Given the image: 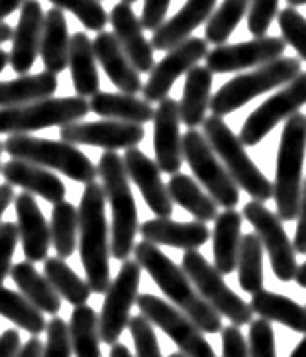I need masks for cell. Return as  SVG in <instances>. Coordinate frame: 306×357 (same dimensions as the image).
<instances>
[{
	"label": "cell",
	"mask_w": 306,
	"mask_h": 357,
	"mask_svg": "<svg viewBox=\"0 0 306 357\" xmlns=\"http://www.w3.org/2000/svg\"><path fill=\"white\" fill-rule=\"evenodd\" d=\"M10 63V55H8V53L4 52V50H2V47H0V73H2V71H4V69H6V65Z\"/></svg>",
	"instance_id": "obj_60"
},
{
	"label": "cell",
	"mask_w": 306,
	"mask_h": 357,
	"mask_svg": "<svg viewBox=\"0 0 306 357\" xmlns=\"http://www.w3.org/2000/svg\"><path fill=\"white\" fill-rule=\"evenodd\" d=\"M250 308L267 322H279L298 334H306V306H300L289 296L259 291L252 296Z\"/></svg>",
	"instance_id": "obj_33"
},
{
	"label": "cell",
	"mask_w": 306,
	"mask_h": 357,
	"mask_svg": "<svg viewBox=\"0 0 306 357\" xmlns=\"http://www.w3.org/2000/svg\"><path fill=\"white\" fill-rule=\"evenodd\" d=\"M47 342L43 346L42 357H71V337H69V324L63 318L55 316L47 322Z\"/></svg>",
	"instance_id": "obj_45"
},
{
	"label": "cell",
	"mask_w": 306,
	"mask_h": 357,
	"mask_svg": "<svg viewBox=\"0 0 306 357\" xmlns=\"http://www.w3.org/2000/svg\"><path fill=\"white\" fill-rule=\"evenodd\" d=\"M55 91H57V75L47 71L22 75L12 81H0V108L24 106L43 98H52Z\"/></svg>",
	"instance_id": "obj_32"
},
{
	"label": "cell",
	"mask_w": 306,
	"mask_h": 357,
	"mask_svg": "<svg viewBox=\"0 0 306 357\" xmlns=\"http://www.w3.org/2000/svg\"><path fill=\"white\" fill-rule=\"evenodd\" d=\"M16 220L26 261L40 263L47 259V252L52 245V230L47 220L43 218L38 202L30 192H20L16 199Z\"/></svg>",
	"instance_id": "obj_22"
},
{
	"label": "cell",
	"mask_w": 306,
	"mask_h": 357,
	"mask_svg": "<svg viewBox=\"0 0 306 357\" xmlns=\"http://www.w3.org/2000/svg\"><path fill=\"white\" fill-rule=\"evenodd\" d=\"M79 253L85 267L86 283L95 294H105L110 287V240L106 220V199L102 185L89 183L79 202Z\"/></svg>",
	"instance_id": "obj_2"
},
{
	"label": "cell",
	"mask_w": 306,
	"mask_h": 357,
	"mask_svg": "<svg viewBox=\"0 0 306 357\" xmlns=\"http://www.w3.org/2000/svg\"><path fill=\"white\" fill-rule=\"evenodd\" d=\"M212 98V71L206 65H197L187 73L179 102L181 124L194 130L206 118V110Z\"/></svg>",
	"instance_id": "obj_29"
},
{
	"label": "cell",
	"mask_w": 306,
	"mask_h": 357,
	"mask_svg": "<svg viewBox=\"0 0 306 357\" xmlns=\"http://www.w3.org/2000/svg\"><path fill=\"white\" fill-rule=\"evenodd\" d=\"M67 67L71 69V79H73L77 96L93 98L96 93H100V77H98V67H96L93 40L85 32H77L71 36Z\"/></svg>",
	"instance_id": "obj_28"
},
{
	"label": "cell",
	"mask_w": 306,
	"mask_h": 357,
	"mask_svg": "<svg viewBox=\"0 0 306 357\" xmlns=\"http://www.w3.org/2000/svg\"><path fill=\"white\" fill-rule=\"evenodd\" d=\"M298 224H296V234L293 248L296 253L306 255V181L303 185V192H300V206H298Z\"/></svg>",
	"instance_id": "obj_51"
},
{
	"label": "cell",
	"mask_w": 306,
	"mask_h": 357,
	"mask_svg": "<svg viewBox=\"0 0 306 357\" xmlns=\"http://www.w3.org/2000/svg\"><path fill=\"white\" fill-rule=\"evenodd\" d=\"M12 33H14V30H12L10 26L6 22H0V45L12 40Z\"/></svg>",
	"instance_id": "obj_57"
},
{
	"label": "cell",
	"mask_w": 306,
	"mask_h": 357,
	"mask_svg": "<svg viewBox=\"0 0 306 357\" xmlns=\"http://www.w3.org/2000/svg\"><path fill=\"white\" fill-rule=\"evenodd\" d=\"M289 4H291V8H295V6H305L306 0H286Z\"/></svg>",
	"instance_id": "obj_61"
},
{
	"label": "cell",
	"mask_w": 306,
	"mask_h": 357,
	"mask_svg": "<svg viewBox=\"0 0 306 357\" xmlns=\"http://www.w3.org/2000/svg\"><path fill=\"white\" fill-rule=\"evenodd\" d=\"M43 271H45V279L52 283L55 293L63 296L69 305L83 306L86 301L91 298V287L86 281H83L79 275L75 273L73 269L65 263L61 257H47L43 261Z\"/></svg>",
	"instance_id": "obj_36"
},
{
	"label": "cell",
	"mask_w": 306,
	"mask_h": 357,
	"mask_svg": "<svg viewBox=\"0 0 306 357\" xmlns=\"http://www.w3.org/2000/svg\"><path fill=\"white\" fill-rule=\"evenodd\" d=\"M98 175L102 178L105 199L110 202L112 226H110V255L118 261H126L134 252L139 224H137L136 200L130 187L124 161L116 151H105L98 161Z\"/></svg>",
	"instance_id": "obj_3"
},
{
	"label": "cell",
	"mask_w": 306,
	"mask_h": 357,
	"mask_svg": "<svg viewBox=\"0 0 306 357\" xmlns=\"http://www.w3.org/2000/svg\"><path fill=\"white\" fill-rule=\"evenodd\" d=\"M250 357H277L275 354V334L271 322L263 318L252 320L250 328V342H247Z\"/></svg>",
	"instance_id": "obj_47"
},
{
	"label": "cell",
	"mask_w": 306,
	"mask_h": 357,
	"mask_svg": "<svg viewBox=\"0 0 306 357\" xmlns=\"http://www.w3.org/2000/svg\"><path fill=\"white\" fill-rule=\"evenodd\" d=\"M306 105V71L300 73L291 83L285 84L279 93L269 96L263 105L255 108L252 114L245 118L240 142L243 146H257L277 124L289 120L298 112L300 106Z\"/></svg>",
	"instance_id": "obj_14"
},
{
	"label": "cell",
	"mask_w": 306,
	"mask_h": 357,
	"mask_svg": "<svg viewBox=\"0 0 306 357\" xmlns=\"http://www.w3.org/2000/svg\"><path fill=\"white\" fill-rule=\"evenodd\" d=\"M2 151H4V146L0 144V155H2ZM0 169H2V163H0Z\"/></svg>",
	"instance_id": "obj_64"
},
{
	"label": "cell",
	"mask_w": 306,
	"mask_h": 357,
	"mask_svg": "<svg viewBox=\"0 0 306 357\" xmlns=\"http://www.w3.org/2000/svg\"><path fill=\"white\" fill-rule=\"evenodd\" d=\"M12 281L20 289V293L32 303L40 312L57 314L61 310V296L55 293L52 283L45 279V275L36 271L33 263L20 261L10 269Z\"/></svg>",
	"instance_id": "obj_35"
},
{
	"label": "cell",
	"mask_w": 306,
	"mask_h": 357,
	"mask_svg": "<svg viewBox=\"0 0 306 357\" xmlns=\"http://www.w3.org/2000/svg\"><path fill=\"white\" fill-rule=\"evenodd\" d=\"M14 187H10L8 183H4V185H0V218H2V214L6 212V208L10 206V202H14ZM2 224V222H0Z\"/></svg>",
	"instance_id": "obj_54"
},
{
	"label": "cell",
	"mask_w": 306,
	"mask_h": 357,
	"mask_svg": "<svg viewBox=\"0 0 306 357\" xmlns=\"http://www.w3.org/2000/svg\"><path fill=\"white\" fill-rule=\"evenodd\" d=\"M2 146L12 159H20L43 169L59 171L65 177L73 178L77 183L89 185L98 177V167H95V163L81 149H77L67 142L22 134V136H10Z\"/></svg>",
	"instance_id": "obj_6"
},
{
	"label": "cell",
	"mask_w": 306,
	"mask_h": 357,
	"mask_svg": "<svg viewBox=\"0 0 306 357\" xmlns=\"http://www.w3.org/2000/svg\"><path fill=\"white\" fill-rule=\"evenodd\" d=\"M126 167L128 177L134 181L141 197L158 218H171L173 216V200L167 192V185L161 178L158 163L149 159L141 149L132 147L126 149V155L122 158Z\"/></svg>",
	"instance_id": "obj_19"
},
{
	"label": "cell",
	"mask_w": 306,
	"mask_h": 357,
	"mask_svg": "<svg viewBox=\"0 0 306 357\" xmlns=\"http://www.w3.org/2000/svg\"><path fill=\"white\" fill-rule=\"evenodd\" d=\"M183 271L187 273L190 283L199 291L202 298L224 318H228L232 326L252 324V308L250 305L234 293L224 281V275L204 259L199 250L185 252L183 255Z\"/></svg>",
	"instance_id": "obj_9"
},
{
	"label": "cell",
	"mask_w": 306,
	"mask_h": 357,
	"mask_svg": "<svg viewBox=\"0 0 306 357\" xmlns=\"http://www.w3.org/2000/svg\"><path fill=\"white\" fill-rule=\"evenodd\" d=\"M202 126H204L202 136L211 144L216 158H220L226 171L238 185V189L245 190L257 202H267L269 199H273V183L247 158L245 146L220 116L204 118Z\"/></svg>",
	"instance_id": "obj_5"
},
{
	"label": "cell",
	"mask_w": 306,
	"mask_h": 357,
	"mask_svg": "<svg viewBox=\"0 0 306 357\" xmlns=\"http://www.w3.org/2000/svg\"><path fill=\"white\" fill-rule=\"evenodd\" d=\"M300 73L303 67L296 57H279L271 63L255 67L252 73L238 75L232 81H228L218 93L212 95L208 110H212V116L220 118L232 114L238 108L247 105L252 98L265 95L277 86L289 84Z\"/></svg>",
	"instance_id": "obj_7"
},
{
	"label": "cell",
	"mask_w": 306,
	"mask_h": 357,
	"mask_svg": "<svg viewBox=\"0 0 306 357\" xmlns=\"http://www.w3.org/2000/svg\"><path fill=\"white\" fill-rule=\"evenodd\" d=\"M279 0H250L247 8V30L254 38H265L269 26L277 16Z\"/></svg>",
	"instance_id": "obj_46"
},
{
	"label": "cell",
	"mask_w": 306,
	"mask_h": 357,
	"mask_svg": "<svg viewBox=\"0 0 306 357\" xmlns=\"http://www.w3.org/2000/svg\"><path fill=\"white\" fill-rule=\"evenodd\" d=\"M108 22L112 24V33L116 38L118 45L126 53L137 73H151V69L155 67L153 47L146 40L141 22L136 16V12L132 10V4H126V2L114 4Z\"/></svg>",
	"instance_id": "obj_20"
},
{
	"label": "cell",
	"mask_w": 306,
	"mask_h": 357,
	"mask_svg": "<svg viewBox=\"0 0 306 357\" xmlns=\"http://www.w3.org/2000/svg\"><path fill=\"white\" fill-rule=\"evenodd\" d=\"M95 50L96 63L105 69L108 75L110 83L116 86L122 95H134L144 91L141 77L136 71V67L128 59V55L122 52V47L118 45L114 33L110 32H98L93 42Z\"/></svg>",
	"instance_id": "obj_23"
},
{
	"label": "cell",
	"mask_w": 306,
	"mask_h": 357,
	"mask_svg": "<svg viewBox=\"0 0 306 357\" xmlns=\"http://www.w3.org/2000/svg\"><path fill=\"white\" fill-rule=\"evenodd\" d=\"M139 281H141V267L137 265L136 259L122 261L116 279L110 283L105 293V305L98 316L100 342L108 346L118 344V337L122 336L124 328L130 322V310L136 305Z\"/></svg>",
	"instance_id": "obj_13"
},
{
	"label": "cell",
	"mask_w": 306,
	"mask_h": 357,
	"mask_svg": "<svg viewBox=\"0 0 306 357\" xmlns=\"http://www.w3.org/2000/svg\"><path fill=\"white\" fill-rule=\"evenodd\" d=\"M20 334L16 330H6L0 336V357H16L20 351Z\"/></svg>",
	"instance_id": "obj_52"
},
{
	"label": "cell",
	"mask_w": 306,
	"mask_h": 357,
	"mask_svg": "<svg viewBox=\"0 0 306 357\" xmlns=\"http://www.w3.org/2000/svg\"><path fill=\"white\" fill-rule=\"evenodd\" d=\"M171 0H144V10H141V28L155 32L159 26L165 22L167 10H169Z\"/></svg>",
	"instance_id": "obj_49"
},
{
	"label": "cell",
	"mask_w": 306,
	"mask_h": 357,
	"mask_svg": "<svg viewBox=\"0 0 306 357\" xmlns=\"http://www.w3.org/2000/svg\"><path fill=\"white\" fill-rule=\"evenodd\" d=\"M247 8H250V0H224L220 8L212 12V16L206 22L204 40L214 45H224L243 16L247 14Z\"/></svg>",
	"instance_id": "obj_41"
},
{
	"label": "cell",
	"mask_w": 306,
	"mask_h": 357,
	"mask_svg": "<svg viewBox=\"0 0 306 357\" xmlns=\"http://www.w3.org/2000/svg\"><path fill=\"white\" fill-rule=\"evenodd\" d=\"M306 155V116L296 112L286 120L277 155V173L273 183V199L277 216L293 222L298 216L303 192V163Z\"/></svg>",
	"instance_id": "obj_4"
},
{
	"label": "cell",
	"mask_w": 306,
	"mask_h": 357,
	"mask_svg": "<svg viewBox=\"0 0 306 357\" xmlns=\"http://www.w3.org/2000/svg\"><path fill=\"white\" fill-rule=\"evenodd\" d=\"M89 112V100L81 96H52L30 105L0 108V134L22 136L43 128L67 126L83 120Z\"/></svg>",
	"instance_id": "obj_8"
},
{
	"label": "cell",
	"mask_w": 306,
	"mask_h": 357,
	"mask_svg": "<svg viewBox=\"0 0 306 357\" xmlns=\"http://www.w3.org/2000/svg\"><path fill=\"white\" fill-rule=\"evenodd\" d=\"M0 316L8 318L10 322L30 332L32 336L42 334L47 328L43 312H40L24 294L14 293L6 287H0Z\"/></svg>",
	"instance_id": "obj_38"
},
{
	"label": "cell",
	"mask_w": 306,
	"mask_h": 357,
	"mask_svg": "<svg viewBox=\"0 0 306 357\" xmlns=\"http://www.w3.org/2000/svg\"><path fill=\"white\" fill-rule=\"evenodd\" d=\"M216 0H187L173 18L165 20L151 36V47L158 52H169L175 45L189 40L201 24L208 22Z\"/></svg>",
	"instance_id": "obj_24"
},
{
	"label": "cell",
	"mask_w": 306,
	"mask_h": 357,
	"mask_svg": "<svg viewBox=\"0 0 306 357\" xmlns=\"http://www.w3.org/2000/svg\"><path fill=\"white\" fill-rule=\"evenodd\" d=\"M202 38H189L179 45H175L169 53L159 61L151 73H149L148 83L144 84V100L151 102H161L167 98L173 89L175 81L181 75L189 73L192 67H197L199 61L206 59L208 55V45Z\"/></svg>",
	"instance_id": "obj_15"
},
{
	"label": "cell",
	"mask_w": 306,
	"mask_h": 357,
	"mask_svg": "<svg viewBox=\"0 0 306 357\" xmlns=\"http://www.w3.org/2000/svg\"><path fill=\"white\" fill-rule=\"evenodd\" d=\"M167 192H169L173 204H179L181 208H185L197 222L206 224V222L218 218V204L189 175H185V173L171 175V181L167 183Z\"/></svg>",
	"instance_id": "obj_34"
},
{
	"label": "cell",
	"mask_w": 306,
	"mask_h": 357,
	"mask_svg": "<svg viewBox=\"0 0 306 357\" xmlns=\"http://www.w3.org/2000/svg\"><path fill=\"white\" fill-rule=\"evenodd\" d=\"M43 10L38 0H26L20 8V18L12 33L10 67L14 73L28 75L40 55Z\"/></svg>",
	"instance_id": "obj_21"
},
{
	"label": "cell",
	"mask_w": 306,
	"mask_h": 357,
	"mask_svg": "<svg viewBox=\"0 0 306 357\" xmlns=\"http://www.w3.org/2000/svg\"><path fill=\"white\" fill-rule=\"evenodd\" d=\"M0 173L10 187H20L24 189V192L38 195L52 204L65 200L67 189H65L63 181L55 173L40 167V165L20 161V159H10L8 163L2 165Z\"/></svg>",
	"instance_id": "obj_26"
},
{
	"label": "cell",
	"mask_w": 306,
	"mask_h": 357,
	"mask_svg": "<svg viewBox=\"0 0 306 357\" xmlns=\"http://www.w3.org/2000/svg\"><path fill=\"white\" fill-rule=\"evenodd\" d=\"M242 214L224 211L214 220L212 243H214V267L220 275H230L238 267V255L242 245Z\"/></svg>",
	"instance_id": "obj_30"
},
{
	"label": "cell",
	"mask_w": 306,
	"mask_h": 357,
	"mask_svg": "<svg viewBox=\"0 0 306 357\" xmlns=\"http://www.w3.org/2000/svg\"><path fill=\"white\" fill-rule=\"evenodd\" d=\"M295 281L298 283V287H303V289H306V261L298 267V271H296V277Z\"/></svg>",
	"instance_id": "obj_58"
},
{
	"label": "cell",
	"mask_w": 306,
	"mask_h": 357,
	"mask_svg": "<svg viewBox=\"0 0 306 357\" xmlns=\"http://www.w3.org/2000/svg\"><path fill=\"white\" fill-rule=\"evenodd\" d=\"M61 142L71 146L102 147L105 151L132 149L146 137L144 126L118 122V120H100V122H71L59 130Z\"/></svg>",
	"instance_id": "obj_17"
},
{
	"label": "cell",
	"mask_w": 306,
	"mask_h": 357,
	"mask_svg": "<svg viewBox=\"0 0 306 357\" xmlns=\"http://www.w3.org/2000/svg\"><path fill=\"white\" fill-rule=\"evenodd\" d=\"M132 340L136 344V357H163L159 349L158 336L153 332V326L146 316L137 314L130 318L128 322Z\"/></svg>",
	"instance_id": "obj_44"
},
{
	"label": "cell",
	"mask_w": 306,
	"mask_h": 357,
	"mask_svg": "<svg viewBox=\"0 0 306 357\" xmlns=\"http://www.w3.org/2000/svg\"><path fill=\"white\" fill-rule=\"evenodd\" d=\"M183 159H187L190 171L201 181L202 187L218 206L226 211H232L238 206L240 202L238 185L234 183L230 173L212 151L206 137L197 128L187 130V134L183 136Z\"/></svg>",
	"instance_id": "obj_10"
},
{
	"label": "cell",
	"mask_w": 306,
	"mask_h": 357,
	"mask_svg": "<svg viewBox=\"0 0 306 357\" xmlns=\"http://www.w3.org/2000/svg\"><path fill=\"white\" fill-rule=\"evenodd\" d=\"M222 357H250L247 342L238 326L222 328Z\"/></svg>",
	"instance_id": "obj_50"
},
{
	"label": "cell",
	"mask_w": 306,
	"mask_h": 357,
	"mask_svg": "<svg viewBox=\"0 0 306 357\" xmlns=\"http://www.w3.org/2000/svg\"><path fill=\"white\" fill-rule=\"evenodd\" d=\"M238 277L245 293L255 294L263 291V245L257 234L242 236L238 255Z\"/></svg>",
	"instance_id": "obj_39"
},
{
	"label": "cell",
	"mask_w": 306,
	"mask_h": 357,
	"mask_svg": "<svg viewBox=\"0 0 306 357\" xmlns=\"http://www.w3.org/2000/svg\"><path fill=\"white\" fill-rule=\"evenodd\" d=\"M52 245L57 257L67 259L77 250V231H79V212L71 202H57L52 211Z\"/></svg>",
	"instance_id": "obj_40"
},
{
	"label": "cell",
	"mask_w": 306,
	"mask_h": 357,
	"mask_svg": "<svg viewBox=\"0 0 306 357\" xmlns=\"http://www.w3.org/2000/svg\"><path fill=\"white\" fill-rule=\"evenodd\" d=\"M122 2H126V4H134V2H137V0H122Z\"/></svg>",
	"instance_id": "obj_63"
},
{
	"label": "cell",
	"mask_w": 306,
	"mask_h": 357,
	"mask_svg": "<svg viewBox=\"0 0 306 357\" xmlns=\"http://www.w3.org/2000/svg\"><path fill=\"white\" fill-rule=\"evenodd\" d=\"M43 344L38 340V337H30L24 346L20 347L18 356L16 357H42Z\"/></svg>",
	"instance_id": "obj_53"
},
{
	"label": "cell",
	"mask_w": 306,
	"mask_h": 357,
	"mask_svg": "<svg viewBox=\"0 0 306 357\" xmlns=\"http://www.w3.org/2000/svg\"><path fill=\"white\" fill-rule=\"evenodd\" d=\"M279 28L283 33V40L286 45L295 47L298 57L306 61V18L303 14H298L295 8H285L283 12L277 14Z\"/></svg>",
	"instance_id": "obj_43"
},
{
	"label": "cell",
	"mask_w": 306,
	"mask_h": 357,
	"mask_svg": "<svg viewBox=\"0 0 306 357\" xmlns=\"http://www.w3.org/2000/svg\"><path fill=\"white\" fill-rule=\"evenodd\" d=\"M136 305L141 316H146L151 326L163 330L185 357H216L204 334L179 308L149 293L137 294Z\"/></svg>",
	"instance_id": "obj_11"
},
{
	"label": "cell",
	"mask_w": 306,
	"mask_h": 357,
	"mask_svg": "<svg viewBox=\"0 0 306 357\" xmlns=\"http://www.w3.org/2000/svg\"><path fill=\"white\" fill-rule=\"evenodd\" d=\"M26 0H0V22H4V18H8L12 12H16L22 8Z\"/></svg>",
	"instance_id": "obj_55"
},
{
	"label": "cell",
	"mask_w": 306,
	"mask_h": 357,
	"mask_svg": "<svg viewBox=\"0 0 306 357\" xmlns=\"http://www.w3.org/2000/svg\"><path fill=\"white\" fill-rule=\"evenodd\" d=\"M69 28L67 18L61 8L47 10L43 14L42 42H40V55H42L43 67L47 73L59 75L63 73L69 63Z\"/></svg>",
	"instance_id": "obj_27"
},
{
	"label": "cell",
	"mask_w": 306,
	"mask_h": 357,
	"mask_svg": "<svg viewBox=\"0 0 306 357\" xmlns=\"http://www.w3.org/2000/svg\"><path fill=\"white\" fill-rule=\"evenodd\" d=\"M20 240V231L16 222H2L0 224V287L6 275L12 269V257L16 252V243Z\"/></svg>",
	"instance_id": "obj_48"
},
{
	"label": "cell",
	"mask_w": 306,
	"mask_h": 357,
	"mask_svg": "<svg viewBox=\"0 0 306 357\" xmlns=\"http://www.w3.org/2000/svg\"><path fill=\"white\" fill-rule=\"evenodd\" d=\"M55 8L71 12L77 16V20L85 26L86 30L93 32H105L108 24V14L100 0H49Z\"/></svg>",
	"instance_id": "obj_42"
},
{
	"label": "cell",
	"mask_w": 306,
	"mask_h": 357,
	"mask_svg": "<svg viewBox=\"0 0 306 357\" xmlns=\"http://www.w3.org/2000/svg\"><path fill=\"white\" fill-rule=\"evenodd\" d=\"M69 337L75 357H102L98 316L91 306H75L69 322Z\"/></svg>",
	"instance_id": "obj_37"
},
{
	"label": "cell",
	"mask_w": 306,
	"mask_h": 357,
	"mask_svg": "<svg viewBox=\"0 0 306 357\" xmlns=\"http://www.w3.org/2000/svg\"><path fill=\"white\" fill-rule=\"evenodd\" d=\"M286 43L283 38L265 36L254 38L252 42L232 43V45H216L206 55V67L214 73H234L252 67H261L283 57Z\"/></svg>",
	"instance_id": "obj_16"
},
{
	"label": "cell",
	"mask_w": 306,
	"mask_h": 357,
	"mask_svg": "<svg viewBox=\"0 0 306 357\" xmlns=\"http://www.w3.org/2000/svg\"><path fill=\"white\" fill-rule=\"evenodd\" d=\"M134 255L137 265L153 279L159 291L169 298L175 308H179L183 314L190 318L201 332H222V316L199 294L187 273L183 271V267L175 265L173 259L158 250V245L146 240L134 245Z\"/></svg>",
	"instance_id": "obj_1"
},
{
	"label": "cell",
	"mask_w": 306,
	"mask_h": 357,
	"mask_svg": "<svg viewBox=\"0 0 306 357\" xmlns=\"http://www.w3.org/2000/svg\"><path fill=\"white\" fill-rule=\"evenodd\" d=\"M139 234L153 245H169L181 250H199L211 240V230L204 222H175L171 218H153L139 226Z\"/></svg>",
	"instance_id": "obj_25"
},
{
	"label": "cell",
	"mask_w": 306,
	"mask_h": 357,
	"mask_svg": "<svg viewBox=\"0 0 306 357\" xmlns=\"http://www.w3.org/2000/svg\"><path fill=\"white\" fill-rule=\"evenodd\" d=\"M110 357H134L130 354V349L126 346H122V344H114V346L110 347Z\"/></svg>",
	"instance_id": "obj_56"
},
{
	"label": "cell",
	"mask_w": 306,
	"mask_h": 357,
	"mask_svg": "<svg viewBox=\"0 0 306 357\" xmlns=\"http://www.w3.org/2000/svg\"><path fill=\"white\" fill-rule=\"evenodd\" d=\"M179 102L163 98L153 114V149L155 163L161 173L175 175L183 165V136H181Z\"/></svg>",
	"instance_id": "obj_18"
},
{
	"label": "cell",
	"mask_w": 306,
	"mask_h": 357,
	"mask_svg": "<svg viewBox=\"0 0 306 357\" xmlns=\"http://www.w3.org/2000/svg\"><path fill=\"white\" fill-rule=\"evenodd\" d=\"M242 216L254 226L263 250H267V253H269L271 267H273V273L277 275V279L283 283L295 281L296 271H298L296 252L293 248V242L286 236L281 218L269 211L263 202H257V200L247 202L243 206Z\"/></svg>",
	"instance_id": "obj_12"
},
{
	"label": "cell",
	"mask_w": 306,
	"mask_h": 357,
	"mask_svg": "<svg viewBox=\"0 0 306 357\" xmlns=\"http://www.w3.org/2000/svg\"><path fill=\"white\" fill-rule=\"evenodd\" d=\"M291 357H306V334H305V340L295 347V351L291 354Z\"/></svg>",
	"instance_id": "obj_59"
},
{
	"label": "cell",
	"mask_w": 306,
	"mask_h": 357,
	"mask_svg": "<svg viewBox=\"0 0 306 357\" xmlns=\"http://www.w3.org/2000/svg\"><path fill=\"white\" fill-rule=\"evenodd\" d=\"M169 357H185V356H183V354H181V351H177V354H171Z\"/></svg>",
	"instance_id": "obj_62"
},
{
	"label": "cell",
	"mask_w": 306,
	"mask_h": 357,
	"mask_svg": "<svg viewBox=\"0 0 306 357\" xmlns=\"http://www.w3.org/2000/svg\"><path fill=\"white\" fill-rule=\"evenodd\" d=\"M89 108L102 118L130 122L137 126L151 122L155 114L153 106L149 105L148 100H141L134 95H114V93H96L91 98Z\"/></svg>",
	"instance_id": "obj_31"
}]
</instances>
